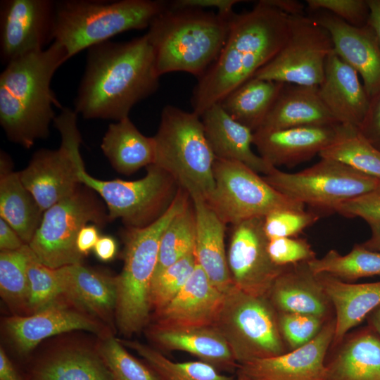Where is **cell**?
<instances>
[{
	"instance_id": "32",
	"label": "cell",
	"mask_w": 380,
	"mask_h": 380,
	"mask_svg": "<svg viewBox=\"0 0 380 380\" xmlns=\"http://www.w3.org/2000/svg\"><path fill=\"white\" fill-rule=\"evenodd\" d=\"M12 166L9 156L1 150L0 217L14 229L25 243L29 244L41 223L44 211Z\"/></svg>"
},
{
	"instance_id": "13",
	"label": "cell",
	"mask_w": 380,
	"mask_h": 380,
	"mask_svg": "<svg viewBox=\"0 0 380 380\" xmlns=\"http://www.w3.org/2000/svg\"><path fill=\"white\" fill-rule=\"evenodd\" d=\"M53 122L61 134L60 147L38 150L28 165L18 172L23 184L44 212L72 195L81 184L75 159L82 142L77 114L63 108Z\"/></svg>"
},
{
	"instance_id": "18",
	"label": "cell",
	"mask_w": 380,
	"mask_h": 380,
	"mask_svg": "<svg viewBox=\"0 0 380 380\" xmlns=\"http://www.w3.org/2000/svg\"><path fill=\"white\" fill-rule=\"evenodd\" d=\"M335 324L334 317L307 344L280 355L239 365L236 371L256 380H325V362Z\"/></svg>"
},
{
	"instance_id": "33",
	"label": "cell",
	"mask_w": 380,
	"mask_h": 380,
	"mask_svg": "<svg viewBox=\"0 0 380 380\" xmlns=\"http://www.w3.org/2000/svg\"><path fill=\"white\" fill-rule=\"evenodd\" d=\"M101 148L112 167L130 175L155 160L153 137L144 135L128 118L108 125Z\"/></svg>"
},
{
	"instance_id": "39",
	"label": "cell",
	"mask_w": 380,
	"mask_h": 380,
	"mask_svg": "<svg viewBox=\"0 0 380 380\" xmlns=\"http://www.w3.org/2000/svg\"><path fill=\"white\" fill-rule=\"evenodd\" d=\"M196 231L195 211L191 198L162 234L153 276L187 255L194 253Z\"/></svg>"
},
{
	"instance_id": "19",
	"label": "cell",
	"mask_w": 380,
	"mask_h": 380,
	"mask_svg": "<svg viewBox=\"0 0 380 380\" xmlns=\"http://www.w3.org/2000/svg\"><path fill=\"white\" fill-rule=\"evenodd\" d=\"M329 34L334 52L362 79L369 97L380 92V46L372 30L351 25L329 13L315 18Z\"/></svg>"
},
{
	"instance_id": "58",
	"label": "cell",
	"mask_w": 380,
	"mask_h": 380,
	"mask_svg": "<svg viewBox=\"0 0 380 380\" xmlns=\"http://www.w3.org/2000/svg\"><path fill=\"white\" fill-rule=\"evenodd\" d=\"M232 380H256V379L252 378L251 376L246 374L236 371V375L234 376Z\"/></svg>"
},
{
	"instance_id": "14",
	"label": "cell",
	"mask_w": 380,
	"mask_h": 380,
	"mask_svg": "<svg viewBox=\"0 0 380 380\" xmlns=\"http://www.w3.org/2000/svg\"><path fill=\"white\" fill-rule=\"evenodd\" d=\"M333 50L329 32L315 18L291 15L284 45L253 77L284 84L319 86Z\"/></svg>"
},
{
	"instance_id": "6",
	"label": "cell",
	"mask_w": 380,
	"mask_h": 380,
	"mask_svg": "<svg viewBox=\"0 0 380 380\" xmlns=\"http://www.w3.org/2000/svg\"><path fill=\"white\" fill-rule=\"evenodd\" d=\"M167 5L157 0L56 1L54 41L70 59L118 34L148 28Z\"/></svg>"
},
{
	"instance_id": "3",
	"label": "cell",
	"mask_w": 380,
	"mask_h": 380,
	"mask_svg": "<svg viewBox=\"0 0 380 380\" xmlns=\"http://www.w3.org/2000/svg\"><path fill=\"white\" fill-rule=\"evenodd\" d=\"M68 59L65 47L54 41L6 65L0 75V124L9 141L28 149L48 138L56 116L53 107L63 108L51 80Z\"/></svg>"
},
{
	"instance_id": "20",
	"label": "cell",
	"mask_w": 380,
	"mask_h": 380,
	"mask_svg": "<svg viewBox=\"0 0 380 380\" xmlns=\"http://www.w3.org/2000/svg\"><path fill=\"white\" fill-rule=\"evenodd\" d=\"M337 125L260 128L253 132V144L259 156L272 166L293 167L319 155L334 139Z\"/></svg>"
},
{
	"instance_id": "9",
	"label": "cell",
	"mask_w": 380,
	"mask_h": 380,
	"mask_svg": "<svg viewBox=\"0 0 380 380\" xmlns=\"http://www.w3.org/2000/svg\"><path fill=\"white\" fill-rule=\"evenodd\" d=\"M75 159L80 184L102 198L109 220L120 218L127 227H144L159 218L179 187L169 173L153 164L146 167V175L137 180H102L87 172L80 151Z\"/></svg>"
},
{
	"instance_id": "43",
	"label": "cell",
	"mask_w": 380,
	"mask_h": 380,
	"mask_svg": "<svg viewBox=\"0 0 380 380\" xmlns=\"http://www.w3.org/2000/svg\"><path fill=\"white\" fill-rule=\"evenodd\" d=\"M320 217L321 215L312 210H277L264 217L263 229L268 239L297 237Z\"/></svg>"
},
{
	"instance_id": "38",
	"label": "cell",
	"mask_w": 380,
	"mask_h": 380,
	"mask_svg": "<svg viewBox=\"0 0 380 380\" xmlns=\"http://www.w3.org/2000/svg\"><path fill=\"white\" fill-rule=\"evenodd\" d=\"M125 346L136 351L163 380H232L213 366L201 360L173 362L156 349L137 341L120 339Z\"/></svg>"
},
{
	"instance_id": "41",
	"label": "cell",
	"mask_w": 380,
	"mask_h": 380,
	"mask_svg": "<svg viewBox=\"0 0 380 380\" xmlns=\"http://www.w3.org/2000/svg\"><path fill=\"white\" fill-rule=\"evenodd\" d=\"M27 271L28 293L26 315L37 313L65 296L57 270L41 263L32 251L27 262Z\"/></svg>"
},
{
	"instance_id": "28",
	"label": "cell",
	"mask_w": 380,
	"mask_h": 380,
	"mask_svg": "<svg viewBox=\"0 0 380 380\" xmlns=\"http://www.w3.org/2000/svg\"><path fill=\"white\" fill-rule=\"evenodd\" d=\"M25 380H114L96 345L51 349L28 366Z\"/></svg>"
},
{
	"instance_id": "30",
	"label": "cell",
	"mask_w": 380,
	"mask_h": 380,
	"mask_svg": "<svg viewBox=\"0 0 380 380\" xmlns=\"http://www.w3.org/2000/svg\"><path fill=\"white\" fill-rule=\"evenodd\" d=\"M317 275L334 309L336 324L331 347L334 348L380 306V281L355 284L327 274Z\"/></svg>"
},
{
	"instance_id": "4",
	"label": "cell",
	"mask_w": 380,
	"mask_h": 380,
	"mask_svg": "<svg viewBox=\"0 0 380 380\" xmlns=\"http://www.w3.org/2000/svg\"><path fill=\"white\" fill-rule=\"evenodd\" d=\"M233 13L175 8L167 2L146 33L153 51L157 74L161 77L185 72L201 77L223 48Z\"/></svg>"
},
{
	"instance_id": "47",
	"label": "cell",
	"mask_w": 380,
	"mask_h": 380,
	"mask_svg": "<svg viewBox=\"0 0 380 380\" xmlns=\"http://www.w3.org/2000/svg\"><path fill=\"white\" fill-rule=\"evenodd\" d=\"M336 213L347 217H360L367 223L380 222V179L372 190L343 203Z\"/></svg>"
},
{
	"instance_id": "56",
	"label": "cell",
	"mask_w": 380,
	"mask_h": 380,
	"mask_svg": "<svg viewBox=\"0 0 380 380\" xmlns=\"http://www.w3.org/2000/svg\"><path fill=\"white\" fill-rule=\"evenodd\" d=\"M367 224L370 228L371 236L362 244L369 250L380 251V222H371Z\"/></svg>"
},
{
	"instance_id": "48",
	"label": "cell",
	"mask_w": 380,
	"mask_h": 380,
	"mask_svg": "<svg viewBox=\"0 0 380 380\" xmlns=\"http://www.w3.org/2000/svg\"><path fill=\"white\" fill-rule=\"evenodd\" d=\"M359 130L380 151V92L371 99L368 112Z\"/></svg>"
},
{
	"instance_id": "16",
	"label": "cell",
	"mask_w": 380,
	"mask_h": 380,
	"mask_svg": "<svg viewBox=\"0 0 380 380\" xmlns=\"http://www.w3.org/2000/svg\"><path fill=\"white\" fill-rule=\"evenodd\" d=\"M263 219L253 217L232 225L227 257L234 285L249 295L267 298L274 281L287 266L272 261Z\"/></svg>"
},
{
	"instance_id": "45",
	"label": "cell",
	"mask_w": 380,
	"mask_h": 380,
	"mask_svg": "<svg viewBox=\"0 0 380 380\" xmlns=\"http://www.w3.org/2000/svg\"><path fill=\"white\" fill-rule=\"evenodd\" d=\"M267 252L272 261L281 267L309 262L317 258L310 244L298 237L269 239Z\"/></svg>"
},
{
	"instance_id": "12",
	"label": "cell",
	"mask_w": 380,
	"mask_h": 380,
	"mask_svg": "<svg viewBox=\"0 0 380 380\" xmlns=\"http://www.w3.org/2000/svg\"><path fill=\"white\" fill-rule=\"evenodd\" d=\"M79 186L70 196L44 212L29 246L43 265L58 269L81 264L84 258L76 246L80 229L88 223L99 226L109 220L91 189Z\"/></svg>"
},
{
	"instance_id": "49",
	"label": "cell",
	"mask_w": 380,
	"mask_h": 380,
	"mask_svg": "<svg viewBox=\"0 0 380 380\" xmlns=\"http://www.w3.org/2000/svg\"><path fill=\"white\" fill-rule=\"evenodd\" d=\"M241 2L239 0H176L168 2L169 6L175 8H216L219 13L230 15L234 13L233 7L235 4Z\"/></svg>"
},
{
	"instance_id": "7",
	"label": "cell",
	"mask_w": 380,
	"mask_h": 380,
	"mask_svg": "<svg viewBox=\"0 0 380 380\" xmlns=\"http://www.w3.org/2000/svg\"><path fill=\"white\" fill-rule=\"evenodd\" d=\"M153 137V165L169 173L190 196L206 199L215 187L216 158L206 139L201 117L172 105L162 110Z\"/></svg>"
},
{
	"instance_id": "21",
	"label": "cell",
	"mask_w": 380,
	"mask_h": 380,
	"mask_svg": "<svg viewBox=\"0 0 380 380\" xmlns=\"http://www.w3.org/2000/svg\"><path fill=\"white\" fill-rule=\"evenodd\" d=\"M224 295L196 263L178 295L163 309L153 313V325L163 328L212 325L222 306Z\"/></svg>"
},
{
	"instance_id": "35",
	"label": "cell",
	"mask_w": 380,
	"mask_h": 380,
	"mask_svg": "<svg viewBox=\"0 0 380 380\" xmlns=\"http://www.w3.org/2000/svg\"><path fill=\"white\" fill-rule=\"evenodd\" d=\"M319 156L380 179V151L365 139L356 127L338 124L334 139Z\"/></svg>"
},
{
	"instance_id": "11",
	"label": "cell",
	"mask_w": 380,
	"mask_h": 380,
	"mask_svg": "<svg viewBox=\"0 0 380 380\" xmlns=\"http://www.w3.org/2000/svg\"><path fill=\"white\" fill-rule=\"evenodd\" d=\"M213 175L214 189L205 200L226 224L280 209L305 210V204L279 192L242 163L216 159Z\"/></svg>"
},
{
	"instance_id": "53",
	"label": "cell",
	"mask_w": 380,
	"mask_h": 380,
	"mask_svg": "<svg viewBox=\"0 0 380 380\" xmlns=\"http://www.w3.org/2000/svg\"><path fill=\"white\" fill-rule=\"evenodd\" d=\"M0 380H25L15 369L2 347L0 348Z\"/></svg>"
},
{
	"instance_id": "42",
	"label": "cell",
	"mask_w": 380,
	"mask_h": 380,
	"mask_svg": "<svg viewBox=\"0 0 380 380\" xmlns=\"http://www.w3.org/2000/svg\"><path fill=\"white\" fill-rule=\"evenodd\" d=\"M196 265L194 253H191L153 276L150 291L153 313L163 309L178 295Z\"/></svg>"
},
{
	"instance_id": "54",
	"label": "cell",
	"mask_w": 380,
	"mask_h": 380,
	"mask_svg": "<svg viewBox=\"0 0 380 380\" xmlns=\"http://www.w3.org/2000/svg\"><path fill=\"white\" fill-rule=\"evenodd\" d=\"M369 18L367 25L373 32L380 46V0H367Z\"/></svg>"
},
{
	"instance_id": "37",
	"label": "cell",
	"mask_w": 380,
	"mask_h": 380,
	"mask_svg": "<svg viewBox=\"0 0 380 380\" xmlns=\"http://www.w3.org/2000/svg\"><path fill=\"white\" fill-rule=\"evenodd\" d=\"M31 253L28 244L17 251L0 252V294L13 315H26Z\"/></svg>"
},
{
	"instance_id": "24",
	"label": "cell",
	"mask_w": 380,
	"mask_h": 380,
	"mask_svg": "<svg viewBox=\"0 0 380 380\" xmlns=\"http://www.w3.org/2000/svg\"><path fill=\"white\" fill-rule=\"evenodd\" d=\"M65 296L113 331L117 305L116 277L81 264L56 269Z\"/></svg>"
},
{
	"instance_id": "50",
	"label": "cell",
	"mask_w": 380,
	"mask_h": 380,
	"mask_svg": "<svg viewBox=\"0 0 380 380\" xmlns=\"http://www.w3.org/2000/svg\"><path fill=\"white\" fill-rule=\"evenodd\" d=\"M99 227L94 224H87L78 233L76 246L79 253L84 257L94 249L99 237Z\"/></svg>"
},
{
	"instance_id": "29",
	"label": "cell",
	"mask_w": 380,
	"mask_h": 380,
	"mask_svg": "<svg viewBox=\"0 0 380 380\" xmlns=\"http://www.w3.org/2000/svg\"><path fill=\"white\" fill-rule=\"evenodd\" d=\"M326 358L325 380H380V336L369 326L348 334Z\"/></svg>"
},
{
	"instance_id": "22",
	"label": "cell",
	"mask_w": 380,
	"mask_h": 380,
	"mask_svg": "<svg viewBox=\"0 0 380 380\" xmlns=\"http://www.w3.org/2000/svg\"><path fill=\"white\" fill-rule=\"evenodd\" d=\"M318 90L322 102L338 123L360 128L371 99L356 70L334 50L327 59Z\"/></svg>"
},
{
	"instance_id": "26",
	"label": "cell",
	"mask_w": 380,
	"mask_h": 380,
	"mask_svg": "<svg viewBox=\"0 0 380 380\" xmlns=\"http://www.w3.org/2000/svg\"><path fill=\"white\" fill-rule=\"evenodd\" d=\"M196 217L194 255L210 282L224 293L234 286L224 246L226 224L201 196H190Z\"/></svg>"
},
{
	"instance_id": "5",
	"label": "cell",
	"mask_w": 380,
	"mask_h": 380,
	"mask_svg": "<svg viewBox=\"0 0 380 380\" xmlns=\"http://www.w3.org/2000/svg\"><path fill=\"white\" fill-rule=\"evenodd\" d=\"M190 200L189 193L179 187L171 205L159 218L144 227H127L124 235V266L116 276L115 310L116 327L125 336L141 331L149 322L151 284L160 241L169 223Z\"/></svg>"
},
{
	"instance_id": "57",
	"label": "cell",
	"mask_w": 380,
	"mask_h": 380,
	"mask_svg": "<svg viewBox=\"0 0 380 380\" xmlns=\"http://www.w3.org/2000/svg\"><path fill=\"white\" fill-rule=\"evenodd\" d=\"M367 325L380 336V306L372 311L367 317Z\"/></svg>"
},
{
	"instance_id": "51",
	"label": "cell",
	"mask_w": 380,
	"mask_h": 380,
	"mask_svg": "<svg viewBox=\"0 0 380 380\" xmlns=\"http://www.w3.org/2000/svg\"><path fill=\"white\" fill-rule=\"evenodd\" d=\"M25 244L14 229L0 217L1 251H17L23 248Z\"/></svg>"
},
{
	"instance_id": "44",
	"label": "cell",
	"mask_w": 380,
	"mask_h": 380,
	"mask_svg": "<svg viewBox=\"0 0 380 380\" xmlns=\"http://www.w3.org/2000/svg\"><path fill=\"white\" fill-rule=\"evenodd\" d=\"M328 320L310 315L278 312L280 333L289 351L311 341Z\"/></svg>"
},
{
	"instance_id": "46",
	"label": "cell",
	"mask_w": 380,
	"mask_h": 380,
	"mask_svg": "<svg viewBox=\"0 0 380 380\" xmlns=\"http://www.w3.org/2000/svg\"><path fill=\"white\" fill-rule=\"evenodd\" d=\"M306 4L311 10L327 11L353 26L363 27L367 23V0H307Z\"/></svg>"
},
{
	"instance_id": "2",
	"label": "cell",
	"mask_w": 380,
	"mask_h": 380,
	"mask_svg": "<svg viewBox=\"0 0 380 380\" xmlns=\"http://www.w3.org/2000/svg\"><path fill=\"white\" fill-rule=\"evenodd\" d=\"M291 16L266 0L259 1L251 11L234 13L219 56L197 79L192 111L201 117L270 61L288 38Z\"/></svg>"
},
{
	"instance_id": "27",
	"label": "cell",
	"mask_w": 380,
	"mask_h": 380,
	"mask_svg": "<svg viewBox=\"0 0 380 380\" xmlns=\"http://www.w3.org/2000/svg\"><path fill=\"white\" fill-rule=\"evenodd\" d=\"M148 336L165 350L188 353L218 370L236 372L239 367L225 338L213 324L173 328L152 325Z\"/></svg>"
},
{
	"instance_id": "1",
	"label": "cell",
	"mask_w": 380,
	"mask_h": 380,
	"mask_svg": "<svg viewBox=\"0 0 380 380\" xmlns=\"http://www.w3.org/2000/svg\"><path fill=\"white\" fill-rule=\"evenodd\" d=\"M160 77L146 34L94 45L87 49L74 110L85 119L121 120L158 90Z\"/></svg>"
},
{
	"instance_id": "8",
	"label": "cell",
	"mask_w": 380,
	"mask_h": 380,
	"mask_svg": "<svg viewBox=\"0 0 380 380\" xmlns=\"http://www.w3.org/2000/svg\"><path fill=\"white\" fill-rule=\"evenodd\" d=\"M224 294L213 325L239 365L289 351L280 333L278 312L267 298L249 295L234 285Z\"/></svg>"
},
{
	"instance_id": "15",
	"label": "cell",
	"mask_w": 380,
	"mask_h": 380,
	"mask_svg": "<svg viewBox=\"0 0 380 380\" xmlns=\"http://www.w3.org/2000/svg\"><path fill=\"white\" fill-rule=\"evenodd\" d=\"M3 331L20 355L29 354L42 341L75 330L101 337L113 331L65 296L42 310L26 316L4 319Z\"/></svg>"
},
{
	"instance_id": "25",
	"label": "cell",
	"mask_w": 380,
	"mask_h": 380,
	"mask_svg": "<svg viewBox=\"0 0 380 380\" xmlns=\"http://www.w3.org/2000/svg\"><path fill=\"white\" fill-rule=\"evenodd\" d=\"M201 118L216 159L238 161L265 175L276 168L253 151V132L234 120L219 103L208 108Z\"/></svg>"
},
{
	"instance_id": "52",
	"label": "cell",
	"mask_w": 380,
	"mask_h": 380,
	"mask_svg": "<svg viewBox=\"0 0 380 380\" xmlns=\"http://www.w3.org/2000/svg\"><path fill=\"white\" fill-rule=\"evenodd\" d=\"M93 250L99 260L109 262L115 258L118 246L112 236H101Z\"/></svg>"
},
{
	"instance_id": "10",
	"label": "cell",
	"mask_w": 380,
	"mask_h": 380,
	"mask_svg": "<svg viewBox=\"0 0 380 380\" xmlns=\"http://www.w3.org/2000/svg\"><path fill=\"white\" fill-rule=\"evenodd\" d=\"M262 177L279 192L308 205L319 215L336 213L341 204L370 191L379 181V178L326 158L296 172L276 167Z\"/></svg>"
},
{
	"instance_id": "40",
	"label": "cell",
	"mask_w": 380,
	"mask_h": 380,
	"mask_svg": "<svg viewBox=\"0 0 380 380\" xmlns=\"http://www.w3.org/2000/svg\"><path fill=\"white\" fill-rule=\"evenodd\" d=\"M98 338L96 349L114 380H163L148 363L132 355L113 333Z\"/></svg>"
},
{
	"instance_id": "17",
	"label": "cell",
	"mask_w": 380,
	"mask_h": 380,
	"mask_svg": "<svg viewBox=\"0 0 380 380\" xmlns=\"http://www.w3.org/2000/svg\"><path fill=\"white\" fill-rule=\"evenodd\" d=\"M56 1L0 2V58L5 65L54 42Z\"/></svg>"
},
{
	"instance_id": "23",
	"label": "cell",
	"mask_w": 380,
	"mask_h": 380,
	"mask_svg": "<svg viewBox=\"0 0 380 380\" xmlns=\"http://www.w3.org/2000/svg\"><path fill=\"white\" fill-rule=\"evenodd\" d=\"M268 300L277 312L299 313L330 319L334 309L308 262L289 265L272 284Z\"/></svg>"
},
{
	"instance_id": "34",
	"label": "cell",
	"mask_w": 380,
	"mask_h": 380,
	"mask_svg": "<svg viewBox=\"0 0 380 380\" xmlns=\"http://www.w3.org/2000/svg\"><path fill=\"white\" fill-rule=\"evenodd\" d=\"M284 84L252 77L219 103L236 121L253 132L261 127Z\"/></svg>"
},
{
	"instance_id": "31",
	"label": "cell",
	"mask_w": 380,
	"mask_h": 380,
	"mask_svg": "<svg viewBox=\"0 0 380 380\" xmlns=\"http://www.w3.org/2000/svg\"><path fill=\"white\" fill-rule=\"evenodd\" d=\"M336 124L338 122L319 96L318 86L284 84L260 128L281 129Z\"/></svg>"
},
{
	"instance_id": "36",
	"label": "cell",
	"mask_w": 380,
	"mask_h": 380,
	"mask_svg": "<svg viewBox=\"0 0 380 380\" xmlns=\"http://www.w3.org/2000/svg\"><path fill=\"white\" fill-rule=\"evenodd\" d=\"M308 264L315 274H327L353 283L361 278L380 276V251L369 250L362 243L355 244L346 255L331 249Z\"/></svg>"
},
{
	"instance_id": "55",
	"label": "cell",
	"mask_w": 380,
	"mask_h": 380,
	"mask_svg": "<svg viewBox=\"0 0 380 380\" xmlns=\"http://www.w3.org/2000/svg\"><path fill=\"white\" fill-rule=\"evenodd\" d=\"M266 1L289 15H303L304 6L294 0H266Z\"/></svg>"
}]
</instances>
